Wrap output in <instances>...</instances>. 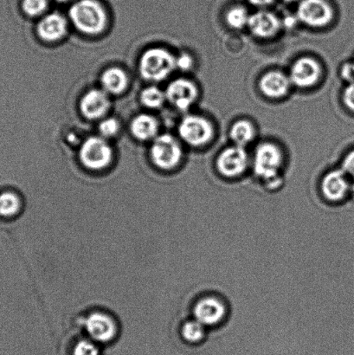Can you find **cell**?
<instances>
[{"label": "cell", "mask_w": 354, "mask_h": 355, "mask_svg": "<svg viewBox=\"0 0 354 355\" xmlns=\"http://www.w3.org/2000/svg\"><path fill=\"white\" fill-rule=\"evenodd\" d=\"M79 159L83 166L92 171H100L110 165L113 150L102 137L87 138L80 148Z\"/></svg>", "instance_id": "6"}, {"label": "cell", "mask_w": 354, "mask_h": 355, "mask_svg": "<svg viewBox=\"0 0 354 355\" xmlns=\"http://www.w3.org/2000/svg\"><path fill=\"white\" fill-rule=\"evenodd\" d=\"M342 169L346 175L354 180V150L346 155L342 162Z\"/></svg>", "instance_id": "29"}, {"label": "cell", "mask_w": 354, "mask_h": 355, "mask_svg": "<svg viewBox=\"0 0 354 355\" xmlns=\"http://www.w3.org/2000/svg\"><path fill=\"white\" fill-rule=\"evenodd\" d=\"M284 1H286V2H294V1H297V0H284Z\"/></svg>", "instance_id": "34"}, {"label": "cell", "mask_w": 354, "mask_h": 355, "mask_svg": "<svg viewBox=\"0 0 354 355\" xmlns=\"http://www.w3.org/2000/svg\"><path fill=\"white\" fill-rule=\"evenodd\" d=\"M321 69L320 64L313 58H301L290 69L291 83L299 88H310L317 85L320 79Z\"/></svg>", "instance_id": "13"}, {"label": "cell", "mask_w": 354, "mask_h": 355, "mask_svg": "<svg viewBox=\"0 0 354 355\" xmlns=\"http://www.w3.org/2000/svg\"><path fill=\"white\" fill-rule=\"evenodd\" d=\"M179 134L186 144L192 147H202L213 139L214 130L213 125L206 118L187 116L180 121Z\"/></svg>", "instance_id": "7"}, {"label": "cell", "mask_w": 354, "mask_h": 355, "mask_svg": "<svg viewBox=\"0 0 354 355\" xmlns=\"http://www.w3.org/2000/svg\"><path fill=\"white\" fill-rule=\"evenodd\" d=\"M343 101L346 107L354 112V82L349 83L343 93Z\"/></svg>", "instance_id": "28"}, {"label": "cell", "mask_w": 354, "mask_h": 355, "mask_svg": "<svg viewBox=\"0 0 354 355\" xmlns=\"http://www.w3.org/2000/svg\"><path fill=\"white\" fill-rule=\"evenodd\" d=\"M297 17L308 26L321 28L331 22L334 12L326 0H303L298 6Z\"/></svg>", "instance_id": "9"}, {"label": "cell", "mask_w": 354, "mask_h": 355, "mask_svg": "<svg viewBox=\"0 0 354 355\" xmlns=\"http://www.w3.org/2000/svg\"><path fill=\"white\" fill-rule=\"evenodd\" d=\"M85 326L90 339L96 343H109L117 335L116 322L106 313H91L85 319Z\"/></svg>", "instance_id": "11"}, {"label": "cell", "mask_w": 354, "mask_h": 355, "mask_svg": "<svg viewBox=\"0 0 354 355\" xmlns=\"http://www.w3.org/2000/svg\"><path fill=\"white\" fill-rule=\"evenodd\" d=\"M68 22L62 14L51 12L45 15L37 26V34L46 43H55L67 33Z\"/></svg>", "instance_id": "15"}, {"label": "cell", "mask_w": 354, "mask_h": 355, "mask_svg": "<svg viewBox=\"0 0 354 355\" xmlns=\"http://www.w3.org/2000/svg\"><path fill=\"white\" fill-rule=\"evenodd\" d=\"M96 342L90 340H81L76 344L73 355H100L99 347Z\"/></svg>", "instance_id": "27"}, {"label": "cell", "mask_w": 354, "mask_h": 355, "mask_svg": "<svg viewBox=\"0 0 354 355\" xmlns=\"http://www.w3.org/2000/svg\"><path fill=\"white\" fill-rule=\"evenodd\" d=\"M69 19L80 33L97 36L107 24V14L98 0H76L69 10Z\"/></svg>", "instance_id": "1"}, {"label": "cell", "mask_w": 354, "mask_h": 355, "mask_svg": "<svg viewBox=\"0 0 354 355\" xmlns=\"http://www.w3.org/2000/svg\"><path fill=\"white\" fill-rule=\"evenodd\" d=\"M251 5L258 7H265L267 6L272 5L275 0H248Z\"/></svg>", "instance_id": "31"}, {"label": "cell", "mask_w": 354, "mask_h": 355, "mask_svg": "<svg viewBox=\"0 0 354 355\" xmlns=\"http://www.w3.org/2000/svg\"><path fill=\"white\" fill-rule=\"evenodd\" d=\"M256 135L255 128L249 121L246 120L238 121L232 125L230 137L236 146L244 148L245 146L254 140Z\"/></svg>", "instance_id": "20"}, {"label": "cell", "mask_w": 354, "mask_h": 355, "mask_svg": "<svg viewBox=\"0 0 354 355\" xmlns=\"http://www.w3.org/2000/svg\"><path fill=\"white\" fill-rule=\"evenodd\" d=\"M165 94L166 100L173 107L180 111H186L195 103L197 89L189 80L179 78L169 83Z\"/></svg>", "instance_id": "12"}, {"label": "cell", "mask_w": 354, "mask_h": 355, "mask_svg": "<svg viewBox=\"0 0 354 355\" xmlns=\"http://www.w3.org/2000/svg\"><path fill=\"white\" fill-rule=\"evenodd\" d=\"M22 207L19 195L12 191H3L0 193V216L5 218L14 217L20 211Z\"/></svg>", "instance_id": "22"}, {"label": "cell", "mask_w": 354, "mask_h": 355, "mask_svg": "<svg viewBox=\"0 0 354 355\" xmlns=\"http://www.w3.org/2000/svg\"><path fill=\"white\" fill-rule=\"evenodd\" d=\"M100 83L104 92L112 95H118L127 89L128 76L123 69L111 67L103 72L100 76Z\"/></svg>", "instance_id": "19"}, {"label": "cell", "mask_w": 354, "mask_h": 355, "mask_svg": "<svg viewBox=\"0 0 354 355\" xmlns=\"http://www.w3.org/2000/svg\"><path fill=\"white\" fill-rule=\"evenodd\" d=\"M99 132L102 137L109 138L116 135L120 130V123L116 118H105L99 124Z\"/></svg>", "instance_id": "26"}, {"label": "cell", "mask_w": 354, "mask_h": 355, "mask_svg": "<svg viewBox=\"0 0 354 355\" xmlns=\"http://www.w3.org/2000/svg\"><path fill=\"white\" fill-rule=\"evenodd\" d=\"M151 161L159 169L172 170L182 162V146L175 137L169 134L159 135L154 139L150 148Z\"/></svg>", "instance_id": "5"}, {"label": "cell", "mask_w": 354, "mask_h": 355, "mask_svg": "<svg viewBox=\"0 0 354 355\" xmlns=\"http://www.w3.org/2000/svg\"><path fill=\"white\" fill-rule=\"evenodd\" d=\"M176 69V58L165 48L148 49L139 61V71L149 82H161Z\"/></svg>", "instance_id": "3"}, {"label": "cell", "mask_w": 354, "mask_h": 355, "mask_svg": "<svg viewBox=\"0 0 354 355\" xmlns=\"http://www.w3.org/2000/svg\"><path fill=\"white\" fill-rule=\"evenodd\" d=\"M283 162L282 152L276 145L263 144L256 149L253 171L256 177L265 181L267 188H277L281 182L278 175Z\"/></svg>", "instance_id": "2"}, {"label": "cell", "mask_w": 354, "mask_h": 355, "mask_svg": "<svg viewBox=\"0 0 354 355\" xmlns=\"http://www.w3.org/2000/svg\"><path fill=\"white\" fill-rule=\"evenodd\" d=\"M351 184L342 169L333 170L326 173L321 181L320 191L328 204L342 203L351 191Z\"/></svg>", "instance_id": "8"}, {"label": "cell", "mask_w": 354, "mask_h": 355, "mask_svg": "<svg viewBox=\"0 0 354 355\" xmlns=\"http://www.w3.org/2000/svg\"><path fill=\"white\" fill-rule=\"evenodd\" d=\"M248 26L255 36L269 38L278 33L281 22L275 14L267 10H260L249 16Z\"/></svg>", "instance_id": "16"}, {"label": "cell", "mask_w": 354, "mask_h": 355, "mask_svg": "<svg viewBox=\"0 0 354 355\" xmlns=\"http://www.w3.org/2000/svg\"><path fill=\"white\" fill-rule=\"evenodd\" d=\"M350 69H351V73H352V78L354 82V62H349Z\"/></svg>", "instance_id": "32"}, {"label": "cell", "mask_w": 354, "mask_h": 355, "mask_svg": "<svg viewBox=\"0 0 354 355\" xmlns=\"http://www.w3.org/2000/svg\"><path fill=\"white\" fill-rule=\"evenodd\" d=\"M225 19L229 26L233 29H242L248 26L249 15L245 7L235 6L228 10Z\"/></svg>", "instance_id": "24"}, {"label": "cell", "mask_w": 354, "mask_h": 355, "mask_svg": "<svg viewBox=\"0 0 354 355\" xmlns=\"http://www.w3.org/2000/svg\"><path fill=\"white\" fill-rule=\"evenodd\" d=\"M55 1L59 2V3H66L71 1V0H55Z\"/></svg>", "instance_id": "33"}, {"label": "cell", "mask_w": 354, "mask_h": 355, "mask_svg": "<svg viewBox=\"0 0 354 355\" xmlns=\"http://www.w3.org/2000/svg\"><path fill=\"white\" fill-rule=\"evenodd\" d=\"M193 64V58L188 54L183 53L176 58V69L178 68L180 71H189L192 68Z\"/></svg>", "instance_id": "30"}, {"label": "cell", "mask_w": 354, "mask_h": 355, "mask_svg": "<svg viewBox=\"0 0 354 355\" xmlns=\"http://www.w3.org/2000/svg\"><path fill=\"white\" fill-rule=\"evenodd\" d=\"M166 94L156 86H148L141 93V102L149 109H159L164 104Z\"/></svg>", "instance_id": "23"}, {"label": "cell", "mask_w": 354, "mask_h": 355, "mask_svg": "<svg viewBox=\"0 0 354 355\" xmlns=\"http://www.w3.org/2000/svg\"><path fill=\"white\" fill-rule=\"evenodd\" d=\"M218 173L227 179H235L244 175L248 168L249 158L244 148L239 146L224 149L217 159Z\"/></svg>", "instance_id": "10"}, {"label": "cell", "mask_w": 354, "mask_h": 355, "mask_svg": "<svg viewBox=\"0 0 354 355\" xmlns=\"http://www.w3.org/2000/svg\"><path fill=\"white\" fill-rule=\"evenodd\" d=\"M130 130L134 138L139 141L152 140L157 137L159 123L150 114H141L132 121Z\"/></svg>", "instance_id": "18"}, {"label": "cell", "mask_w": 354, "mask_h": 355, "mask_svg": "<svg viewBox=\"0 0 354 355\" xmlns=\"http://www.w3.org/2000/svg\"><path fill=\"white\" fill-rule=\"evenodd\" d=\"M207 328L196 319L189 320L182 325V336L186 343L197 344L202 343L207 336Z\"/></svg>", "instance_id": "21"}, {"label": "cell", "mask_w": 354, "mask_h": 355, "mask_svg": "<svg viewBox=\"0 0 354 355\" xmlns=\"http://www.w3.org/2000/svg\"><path fill=\"white\" fill-rule=\"evenodd\" d=\"M48 6V0H22L21 3L24 14L31 17L43 15Z\"/></svg>", "instance_id": "25"}, {"label": "cell", "mask_w": 354, "mask_h": 355, "mask_svg": "<svg viewBox=\"0 0 354 355\" xmlns=\"http://www.w3.org/2000/svg\"><path fill=\"white\" fill-rule=\"evenodd\" d=\"M290 83V78L283 73L272 71L262 76L259 87L263 95L269 98H281L289 92Z\"/></svg>", "instance_id": "17"}, {"label": "cell", "mask_w": 354, "mask_h": 355, "mask_svg": "<svg viewBox=\"0 0 354 355\" xmlns=\"http://www.w3.org/2000/svg\"><path fill=\"white\" fill-rule=\"evenodd\" d=\"M79 107L86 119L97 120L105 116L109 111L110 99L103 89H93L83 95Z\"/></svg>", "instance_id": "14"}, {"label": "cell", "mask_w": 354, "mask_h": 355, "mask_svg": "<svg viewBox=\"0 0 354 355\" xmlns=\"http://www.w3.org/2000/svg\"><path fill=\"white\" fill-rule=\"evenodd\" d=\"M230 309L227 300L220 295L207 294L197 300L193 306V318L207 329L217 328L228 318Z\"/></svg>", "instance_id": "4"}]
</instances>
